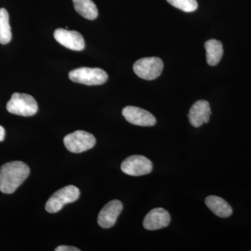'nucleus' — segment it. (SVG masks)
<instances>
[{"mask_svg": "<svg viewBox=\"0 0 251 251\" xmlns=\"http://www.w3.org/2000/svg\"><path fill=\"white\" fill-rule=\"evenodd\" d=\"M30 170L22 161L5 163L0 169V191L11 194L24 182L29 176Z\"/></svg>", "mask_w": 251, "mask_h": 251, "instance_id": "obj_1", "label": "nucleus"}, {"mask_svg": "<svg viewBox=\"0 0 251 251\" xmlns=\"http://www.w3.org/2000/svg\"><path fill=\"white\" fill-rule=\"evenodd\" d=\"M10 113L23 117H31L38 111L37 102L27 94L14 93L6 105Z\"/></svg>", "mask_w": 251, "mask_h": 251, "instance_id": "obj_2", "label": "nucleus"}, {"mask_svg": "<svg viewBox=\"0 0 251 251\" xmlns=\"http://www.w3.org/2000/svg\"><path fill=\"white\" fill-rule=\"evenodd\" d=\"M69 77L73 82L85 85H100L106 82L108 75L99 68L81 67L69 72Z\"/></svg>", "mask_w": 251, "mask_h": 251, "instance_id": "obj_3", "label": "nucleus"}, {"mask_svg": "<svg viewBox=\"0 0 251 251\" xmlns=\"http://www.w3.org/2000/svg\"><path fill=\"white\" fill-rule=\"evenodd\" d=\"M80 196V190L75 186H64L49 198L46 204V209L50 214L58 212L65 204L75 202Z\"/></svg>", "mask_w": 251, "mask_h": 251, "instance_id": "obj_4", "label": "nucleus"}, {"mask_svg": "<svg viewBox=\"0 0 251 251\" xmlns=\"http://www.w3.org/2000/svg\"><path fill=\"white\" fill-rule=\"evenodd\" d=\"M64 144L71 152L80 153L93 148L96 138L92 133L85 130H76L64 137Z\"/></svg>", "mask_w": 251, "mask_h": 251, "instance_id": "obj_5", "label": "nucleus"}, {"mask_svg": "<svg viewBox=\"0 0 251 251\" xmlns=\"http://www.w3.org/2000/svg\"><path fill=\"white\" fill-rule=\"evenodd\" d=\"M163 63L156 57H145L135 62L133 71L140 78L152 80L160 76L163 72Z\"/></svg>", "mask_w": 251, "mask_h": 251, "instance_id": "obj_6", "label": "nucleus"}, {"mask_svg": "<svg viewBox=\"0 0 251 251\" xmlns=\"http://www.w3.org/2000/svg\"><path fill=\"white\" fill-rule=\"evenodd\" d=\"M122 172L130 176H143L151 173L152 163L141 155H133L126 158L121 165Z\"/></svg>", "mask_w": 251, "mask_h": 251, "instance_id": "obj_7", "label": "nucleus"}, {"mask_svg": "<svg viewBox=\"0 0 251 251\" xmlns=\"http://www.w3.org/2000/svg\"><path fill=\"white\" fill-rule=\"evenodd\" d=\"M55 40L68 49L75 51H81L85 49V40L80 33L76 31L58 28L54 31Z\"/></svg>", "mask_w": 251, "mask_h": 251, "instance_id": "obj_8", "label": "nucleus"}, {"mask_svg": "<svg viewBox=\"0 0 251 251\" xmlns=\"http://www.w3.org/2000/svg\"><path fill=\"white\" fill-rule=\"evenodd\" d=\"M122 115L126 120L132 125L140 126H153L156 120L152 114L138 107L127 106L122 110Z\"/></svg>", "mask_w": 251, "mask_h": 251, "instance_id": "obj_9", "label": "nucleus"}, {"mask_svg": "<svg viewBox=\"0 0 251 251\" xmlns=\"http://www.w3.org/2000/svg\"><path fill=\"white\" fill-rule=\"evenodd\" d=\"M123 204L118 200L107 203L99 213L98 224L103 228H110L116 224L117 218L121 214Z\"/></svg>", "mask_w": 251, "mask_h": 251, "instance_id": "obj_10", "label": "nucleus"}, {"mask_svg": "<svg viewBox=\"0 0 251 251\" xmlns=\"http://www.w3.org/2000/svg\"><path fill=\"white\" fill-rule=\"evenodd\" d=\"M169 212L163 208H156L145 216L143 221V227L148 230H157L164 228L171 223Z\"/></svg>", "mask_w": 251, "mask_h": 251, "instance_id": "obj_11", "label": "nucleus"}, {"mask_svg": "<svg viewBox=\"0 0 251 251\" xmlns=\"http://www.w3.org/2000/svg\"><path fill=\"white\" fill-rule=\"evenodd\" d=\"M211 115L210 105L205 100H199L193 104L190 109L188 120L193 126H201L203 124L208 123Z\"/></svg>", "mask_w": 251, "mask_h": 251, "instance_id": "obj_12", "label": "nucleus"}, {"mask_svg": "<svg viewBox=\"0 0 251 251\" xmlns=\"http://www.w3.org/2000/svg\"><path fill=\"white\" fill-rule=\"evenodd\" d=\"M206 206L216 216L221 218H228L232 214V208L223 198L211 196L206 198Z\"/></svg>", "mask_w": 251, "mask_h": 251, "instance_id": "obj_13", "label": "nucleus"}, {"mask_svg": "<svg viewBox=\"0 0 251 251\" xmlns=\"http://www.w3.org/2000/svg\"><path fill=\"white\" fill-rule=\"evenodd\" d=\"M204 47L208 64L210 66L217 65L224 54V48L221 42L216 39H211L206 41Z\"/></svg>", "mask_w": 251, "mask_h": 251, "instance_id": "obj_14", "label": "nucleus"}, {"mask_svg": "<svg viewBox=\"0 0 251 251\" xmlns=\"http://www.w3.org/2000/svg\"><path fill=\"white\" fill-rule=\"evenodd\" d=\"M77 14L86 19L95 20L98 17V9L92 0H73Z\"/></svg>", "mask_w": 251, "mask_h": 251, "instance_id": "obj_15", "label": "nucleus"}, {"mask_svg": "<svg viewBox=\"0 0 251 251\" xmlns=\"http://www.w3.org/2000/svg\"><path fill=\"white\" fill-rule=\"evenodd\" d=\"M12 39L9 16L7 11L4 8L0 9V44H9Z\"/></svg>", "mask_w": 251, "mask_h": 251, "instance_id": "obj_16", "label": "nucleus"}, {"mask_svg": "<svg viewBox=\"0 0 251 251\" xmlns=\"http://www.w3.org/2000/svg\"><path fill=\"white\" fill-rule=\"evenodd\" d=\"M172 6L184 11V12H193L198 9V2L196 0H167Z\"/></svg>", "mask_w": 251, "mask_h": 251, "instance_id": "obj_17", "label": "nucleus"}, {"mask_svg": "<svg viewBox=\"0 0 251 251\" xmlns=\"http://www.w3.org/2000/svg\"><path fill=\"white\" fill-rule=\"evenodd\" d=\"M55 251H80V249L75 247H69V246H60L54 249Z\"/></svg>", "mask_w": 251, "mask_h": 251, "instance_id": "obj_18", "label": "nucleus"}, {"mask_svg": "<svg viewBox=\"0 0 251 251\" xmlns=\"http://www.w3.org/2000/svg\"><path fill=\"white\" fill-rule=\"evenodd\" d=\"M5 138V129L4 127L0 125V142H2Z\"/></svg>", "mask_w": 251, "mask_h": 251, "instance_id": "obj_19", "label": "nucleus"}]
</instances>
